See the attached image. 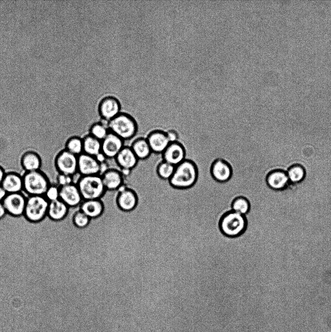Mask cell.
I'll use <instances>...</instances> for the list:
<instances>
[{
    "label": "cell",
    "mask_w": 331,
    "mask_h": 332,
    "mask_svg": "<svg viewBox=\"0 0 331 332\" xmlns=\"http://www.w3.org/2000/svg\"><path fill=\"white\" fill-rule=\"evenodd\" d=\"M198 169L194 162L185 159L175 166L173 175L168 180L173 188L185 189L192 187L198 178Z\"/></svg>",
    "instance_id": "6da1fadb"
},
{
    "label": "cell",
    "mask_w": 331,
    "mask_h": 332,
    "mask_svg": "<svg viewBox=\"0 0 331 332\" xmlns=\"http://www.w3.org/2000/svg\"><path fill=\"white\" fill-rule=\"evenodd\" d=\"M109 131L124 140L132 139L138 131V125L134 118L129 114L120 112L108 122Z\"/></svg>",
    "instance_id": "7a4b0ae2"
},
{
    "label": "cell",
    "mask_w": 331,
    "mask_h": 332,
    "mask_svg": "<svg viewBox=\"0 0 331 332\" xmlns=\"http://www.w3.org/2000/svg\"><path fill=\"white\" fill-rule=\"evenodd\" d=\"M76 185L83 200L101 199L106 192L99 175H81Z\"/></svg>",
    "instance_id": "3957f363"
},
{
    "label": "cell",
    "mask_w": 331,
    "mask_h": 332,
    "mask_svg": "<svg viewBox=\"0 0 331 332\" xmlns=\"http://www.w3.org/2000/svg\"><path fill=\"white\" fill-rule=\"evenodd\" d=\"M22 178L23 189L29 196H44L50 185L47 177L40 171L25 172Z\"/></svg>",
    "instance_id": "277c9868"
},
{
    "label": "cell",
    "mask_w": 331,
    "mask_h": 332,
    "mask_svg": "<svg viewBox=\"0 0 331 332\" xmlns=\"http://www.w3.org/2000/svg\"><path fill=\"white\" fill-rule=\"evenodd\" d=\"M246 220L244 215L233 211L224 214L220 222L221 232L230 237L241 234L246 227Z\"/></svg>",
    "instance_id": "5b68a950"
},
{
    "label": "cell",
    "mask_w": 331,
    "mask_h": 332,
    "mask_svg": "<svg viewBox=\"0 0 331 332\" xmlns=\"http://www.w3.org/2000/svg\"><path fill=\"white\" fill-rule=\"evenodd\" d=\"M49 201L43 195H30L27 197L24 214L31 221L36 222L47 214Z\"/></svg>",
    "instance_id": "8992f818"
},
{
    "label": "cell",
    "mask_w": 331,
    "mask_h": 332,
    "mask_svg": "<svg viewBox=\"0 0 331 332\" xmlns=\"http://www.w3.org/2000/svg\"><path fill=\"white\" fill-rule=\"evenodd\" d=\"M55 165L59 174L73 176L78 172V156L64 149L56 156Z\"/></svg>",
    "instance_id": "52a82bcc"
},
{
    "label": "cell",
    "mask_w": 331,
    "mask_h": 332,
    "mask_svg": "<svg viewBox=\"0 0 331 332\" xmlns=\"http://www.w3.org/2000/svg\"><path fill=\"white\" fill-rule=\"evenodd\" d=\"M117 191L115 199L120 209L125 211L133 210L137 205L139 195L133 189L124 185Z\"/></svg>",
    "instance_id": "ba28073f"
},
{
    "label": "cell",
    "mask_w": 331,
    "mask_h": 332,
    "mask_svg": "<svg viewBox=\"0 0 331 332\" xmlns=\"http://www.w3.org/2000/svg\"><path fill=\"white\" fill-rule=\"evenodd\" d=\"M101 163L96 157L85 153L78 156V172L81 176L100 175Z\"/></svg>",
    "instance_id": "9c48e42d"
},
{
    "label": "cell",
    "mask_w": 331,
    "mask_h": 332,
    "mask_svg": "<svg viewBox=\"0 0 331 332\" xmlns=\"http://www.w3.org/2000/svg\"><path fill=\"white\" fill-rule=\"evenodd\" d=\"M98 108L100 117L108 122L121 112V104L115 97L108 96L101 100Z\"/></svg>",
    "instance_id": "30bf717a"
},
{
    "label": "cell",
    "mask_w": 331,
    "mask_h": 332,
    "mask_svg": "<svg viewBox=\"0 0 331 332\" xmlns=\"http://www.w3.org/2000/svg\"><path fill=\"white\" fill-rule=\"evenodd\" d=\"M27 198L21 192L8 193L2 202L6 212L13 216L24 214Z\"/></svg>",
    "instance_id": "8fae6325"
},
{
    "label": "cell",
    "mask_w": 331,
    "mask_h": 332,
    "mask_svg": "<svg viewBox=\"0 0 331 332\" xmlns=\"http://www.w3.org/2000/svg\"><path fill=\"white\" fill-rule=\"evenodd\" d=\"M124 146V140L109 131L101 141V154L105 158H115Z\"/></svg>",
    "instance_id": "7c38bea8"
},
{
    "label": "cell",
    "mask_w": 331,
    "mask_h": 332,
    "mask_svg": "<svg viewBox=\"0 0 331 332\" xmlns=\"http://www.w3.org/2000/svg\"><path fill=\"white\" fill-rule=\"evenodd\" d=\"M59 199L68 207H75L81 205L83 199L76 184L60 187Z\"/></svg>",
    "instance_id": "4fadbf2b"
},
{
    "label": "cell",
    "mask_w": 331,
    "mask_h": 332,
    "mask_svg": "<svg viewBox=\"0 0 331 332\" xmlns=\"http://www.w3.org/2000/svg\"><path fill=\"white\" fill-rule=\"evenodd\" d=\"M146 139L152 153L161 155L170 143L166 132L162 129L150 132Z\"/></svg>",
    "instance_id": "5bb4252c"
},
{
    "label": "cell",
    "mask_w": 331,
    "mask_h": 332,
    "mask_svg": "<svg viewBox=\"0 0 331 332\" xmlns=\"http://www.w3.org/2000/svg\"><path fill=\"white\" fill-rule=\"evenodd\" d=\"M161 156L163 160L176 166L185 159V151L183 145L177 141L170 143Z\"/></svg>",
    "instance_id": "9a60e30c"
},
{
    "label": "cell",
    "mask_w": 331,
    "mask_h": 332,
    "mask_svg": "<svg viewBox=\"0 0 331 332\" xmlns=\"http://www.w3.org/2000/svg\"><path fill=\"white\" fill-rule=\"evenodd\" d=\"M100 176L106 191L118 190L124 185L122 173L116 169H107Z\"/></svg>",
    "instance_id": "2e32d148"
},
{
    "label": "cell",
    "mask_w": 331,
    "mask_h": 332,
    "mask_svg": "<svg viewBox=\"0 0 331 332\" xmlns=\"http://www.w3.org/2000/svg\"><path fill=\"white\" fill-rule=\"evenodd\" d=\"M122 170L131 171L137 165L138 159L130 146H124L115 158Z\"/></svg>",
    "instance_id": "e0dca14e"
},
{
    "label": "cell",
    "mask_w": 331,
    "mask_h": 332,
    "mask_svg": "<svg viewBox=\"0 0 331 332\" xmlns=\"http://www.w3.org/2000/svg\"><path fill=\"white\" fill-rule=\"evenodd\" d=\"M211 174L215 180L221 183L225 182L231 178L232 169L227 161L218 158L212 164Z\"/></svg>",
    "instance_id": "ac0fdd59"
},
{
    "label": "cell",
    "mask_w": 331,
    "mask_h": 332,
    "mask_svg": "<svg viewBox=\"0 0 331 332\" xmlns=\"http://www.w3.org/2000/svg\"><path fill=\"white\" fill-rule=\"evenodd\" d=\"M1 186L7 193L20 192L23 189L22 176L15 172L6 173Z\"/></svg>",
    "instance_id": "d6986e66"
},
{
    "label": "cell",
    "mask_w": 331,
    "mask_h": 332,
    "mask_svg": "<svg viewBox=\"0 0 331 332\" xmlns=\"http://www.w3.org/2000/svg\"><path fill=\"white\" fill-rule=\"evenodd\" d=\"M104 209L101 199L83 200L80 205V210L89 218H96L100 215Z\"/></svg>",
    "instance_id": "ffe728a7"
},
{
    "label": "cell",
    "mask_w": 331,
    "mask_h": 332,
    "mask_svg": "<svg viewBox=\"0 0 331 332\" xmlns=\"http://www.w3.org/2000/svg\"><path fill=\"white\" fill-rule=\"evenodd\" d=\"M21 166L25 172L40 171L41 159L38 154L32 151L24 154L20 160Z\"/></svg>",
    "instance_id": "44dd1931"
},
{
    "label": "cell",
    "mask_w": 331,
    "mask_h": 332,
    "mask_svg": "<svg viewBox=\"0 0 331 332\" xmlns=\"http://www.w3.org/2000/svg\"><path fill=\"white\" fill-rule=\"evenodd\" d=\"M130 147L138 160L148 158L152 153L146 138L143 137L135 139Z\"/></svg>",
    "instance_id": "7402d4cb"
},
{
    "label": "cell",
    "mask_w": 331,
    "mask_h": 332,
    "mask_svg": "<svg viewBox=\"0 0 331 332\" xmlns=\"http://www.w3.org/2000/svg\"><path fill=\"white\" fill-rule=\"evenodd\" d=\"M289 180L287 175L281 171H273L266 175L267 185L274 190L281 189L286 186Z\"/></svg>",
    "instance_id": "603a6c76"
},
{
    "label": "cell",
    "mask_w": 331,
    "mask_h": 332,
    "mask_svg": "<svg viewBox=\"0 0 331 332\" xmlns=\"http://www.w3.org/2000/svg\"><path fill=\"white\" fill-rule=\"evenodd\" d=\"M68 207L60 199L49 201L47 214L53 220L63 219L67 214Z\"/></svg>",
    "instance_id": "cb8c5ba5"
},
{
    "label": "cell",
    "mask_w": 331,
    "mask_h": 332,
    "mask_svg": "<svg viewBox=\"0 0 331 332\" xmlns=\"http://www.w3.org/2000/svg\"><path fill=\"white\" fill-rule=\"evenodd\" d=\"M83 153L97 157L101 153V141L88 134L83 138Z\"/></svg>",
    "instance_id": "d4e9b609"
},
{
    "label": "cell",
    "mask_w": 331,
    "mask_h": 332,
    "mask_svg": "<svg viewBox=\"0 0 331 332\" xmlns=\"http://www.w3.org/2000/svg\"><path fill=\"white\" fill-rule=\"evenodd\" d=\"M175 166L162 159L156 167V174L162 180H169L174 172Z\"/></svg>",
    "instance_id": "484cf974"
},
{
    "label": "cell",
    "mask_w": 331,
    "mask_h": 332,
    "mask_svg": "<svg viewBox=\"0 0 331 332\" xmlns=\"http://www.w3.org/2000/svg\"><path fill=\"white\" fill-rule=\"evenodd\" d=\"M65 149L77 156H79L83 153V139L78 136L70 137L66 141Z\"/></svg>",
    "instance_id": "4316f807"
},
{
    "label": "cell",
    "mask_w": 331,
    "mask_h": 332,
    "mask_svg": "<svg viewBox=\"0 0 331 332\" xmlns=\"http://www.w3.org/2000/svg\"><path fill=\"white\" fill-rule=\"evenodd\" d=\"M232 211L245 215L250 209L248 200L244 197L240 196L235 198L232 204Z\"/></svg>",
    "instance_id": "83f0119b"
},
{
    "label": "cell",
    "mask_w": 331,
    "mask_h": 332,
    "mask_svg": "<svg viewBox=\"0 0 331 332\" xmlns=\"http://www.w3.org/2000/svg\"><path fill=\"white\" fill-rule=\"evenodd\" d=\"M89 134L102 141L109 132L108 127L101 122L93 123L89 129Z\"/></svg>",
    "instance_id": "f1b7e54d"
},
{
    "label": "cell",
    "mask_w": 331,
    "mask_h": 332,
    "mask_svg": "<svg viewBox=\"0 0 331 332\" xmlns=\"http://www.w3.org/2000/svg\"><path fill=\"white\" fill-rule=\"evenodd\" d=\"M287 176L291 181L297 183L303 179L305 176V171L301 166L296 165L289 169Z\"/></svg>",
    "instance_id": "f546056e"
},
{
    "label": "cell",
    "mask_w": 331,
    "mask_h": 332,
    "mask_svg": "<svg viewBox=\"0 0 331 332\" xmlns=\"http://www.w3.org/2000/svg\"><path fill=\"white\" fill-rule=\"evenodd\" d=\"M90 218L82 211H77L73 217L74 224L79 227H84L89 223Z\"/></svg>",
    "instance_id": "4dcf8cb0"
},
{
    "label": "cell",
    "mask_w": 331,
    "mask_h": 332,
    "mask_svg": "<svg viewBox=\"0 0 331 332\" xmlns=\"http://www.w3.org/2000/svg\"><path fill=\"white\" fill-rule=\"evenodd\" d=\"M45 195L49 201L58 199H59V188L57 186L50 185Z\"/></svg>",
    "instance_id": "1f68e13d"
},
{
    "label": "cell",
    "mask_w": 331,
    "mask_h": 332,
    "mask_svg": "<svg viewBox=\"0 0 331 332\" xmlns=\"http://www.w3.org/2000/svg\"><path fill=\"white\" fill-rule=\"evenodd\" d=\"M73 183V176L59 174L57 177V184L60 187L71 184Z\"/></svg>",
    "instance_id": "d6a6232c"
},
{
    "label": "cell",
    "mask_w": 331,
    "mask_h": 332,
    "mask_svg": "<svg viewBox=\"0 0 331 332\" xmlns=\"http://www.w3.org/2000/svg\"><path fill=\"white\" fill-rule=\"evenodd\" d=\"M165 131L166 132L167 139L170 143L178 141L179 135L176 131L174 129H169L165 130Z\"/></svg>",
    "instance_id": "836d02e7"
},
{
    "label": "cell",
    "mask_w": 331,
    "mask_h": 332,
    "mask_svg": "<svg viewBox=\"0 0 331 332\" xmlns=\"http://www.w3.org/2000/svg\"><path fill=\"white\" fill-rule=\"evenodd\" d=\"M6 213V210L2 201H0V219L2 218Z\"/></svg>",
    "instance_id": "e575fe53"
},
{
    "label": "cell",
    "mask_w": 331,
    "mask_h": 332,
    "mask_svg": "<svg viewBox=\"0 0 331 332\" xmlns=\"http://www.w3.org/2000/svg\"><path fill=\"white\" fill-rule=\"evenodd\" d=\"M7 194L8 193L1 186H0V201H2Z\"/></svg>",
    "instance_id": "d590c367"
},
{
    "label": "cell",
    "mask_w": 331,
    "mask_h": 332,
    "mask_svg": "<svg viewBox=\"0 0 331 332\" xmlns=\"http://www.w3.org/2000/svg\"><path fill=\"white\" fill-rule=\"evenodd\" d=\"M6 173L3 168L0 166V186H1Z\"/></svg>",
    "instance_id": "8d00e7d4"
}]
</instances>
